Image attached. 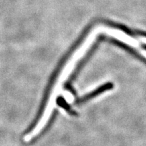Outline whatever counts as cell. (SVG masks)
Returning <instances> with one entry per match:
<instances>
[{
  "label": "cell",
  "mask_w": 146,
  "mask_h": 146,
  "mask_svg": "<svg viewBox=\"0 0 146 146\" xmlns=\"http://www.w3.org/2000/svg\"><path fill=\"white\" fill-rule=\"evenodd\" d=\"M112 87H113L112 83H109L105 84V85H102V86L100 87V88H98V89H96V90L93 91V92L91 93V94H89L88 95H87V96H85L83 98V99L80 100V102H83V101H85V100L90 99V98H92V97L96 96H97V95L101 94V93L104 92V91H106V90H108V89H112Z\"/></svg>",
  "instance_id": "1"
}]
</instances>
